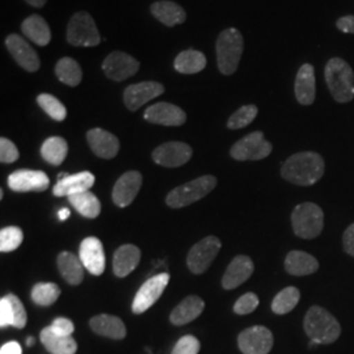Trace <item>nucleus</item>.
<instances>
[{
  "instance_id": "f257e3e1",
  "label": "nucleus",
  "mask_w": 354,
  "mask_h": 354,
  "mask_svg": "<svg viewBox=\"0 0 354 354\" xmlns=\"http://www.w3.org/2000/svg\"><path fill=\"white\" fill-rule=\"evenodd\" d=\"M324 169V159L317 152H298L291 155L282 165L281 176L291 184L310 187L323 177Z\"/></svg>"
},
{
  "instance_id": "f03ea898",
  "label": "nucleus",
  "mask_w": 354,
  "mask_h": 354,
  "mask_svg": "<svg viewBox=\"0 0 354 354\" xmlns=\"http://www.w3.org/2000/svg\"><path fill=\"white\" fill-rule=\"evenodd\" d=\"M304 328L311 342L323 345L333 344L342 335V326L337 319L320 306H313L307 311Z\"/></svg>"
},
{
  "instance_id": "7ed1b4c3",
  "label": "nucleus",
  "mask_w": 354,
  "mask_h": 354,
  "mask_svg": "<svg viewBox=\"0 0 354 354\" xmlns=\"http://www.w3.org/2000/svg\"><path fill=\"white\" fill-rule=\"evenodd\" d=\"M326 82L332 97L337 102H349L354 99V73L342 58H332L326 64Z\"/></svg>"
},
{
  "instance_id": "20e7f679",
  "label": "nucleus",
  "mask_w": 354,
  "mask_h": 354,
  "mask_svg": "<svg viewBox=\"0 0 354 354\" xmlns=\"http://www.w3.org/2000/svg\"><path fill=\"white\" fill-rule=\"evenodd\" d=\"M244 41L241 32L235 28L223 30L216 39V62L223 75H232L241 62Z\"/></svg>"
},
{
  "instance_id": "39448f33",
  "label": "nucleus",
  "mask_w": 354,
  "mask_h": 354,
  "mask_svg": "<svg viewBox=\"0 0 354 354\" xmlns=\"http://www.w3.org/2000/svg\"><path fill=\"white\" fill-rule=\"evenodd\" d=\"M291 225L298 238L315 239L324 227V213L317 203H299L292 210Z\"/></svg>"
},
{
  "instance_id": "423d86ee",
  "label": "nucleus",
  "mask_w": 354,
  "mask_h": 354,
  "mask_svg": "<svg viewBox=\"0 0 354 354\" xmlns=\"http://www.w3.org/2000/svg\"><path fill=\"white\" fill-rule=\"evenodd\" d=\"M216 187V178L210 175L197 177L189 183L180 185L169 192L165 203L172 209L185 207L188 205L197 203L205 196H207Z\"/></svg>"
},
{
  "instance_id": "0eeeda50",
  "label": "nucleus",
  "mask_w": 354,
  "mask_h": 354,
  "mask_svg": "<svg viewBox=\"0 0 354 354\" xmlns=\"http://www.w3.org/2000/svg\"><path fill=\"white\" fill-rule=\"evenodd\" d=\"M67 41L74 46L84 48L100 44V33L89 13L77 12L71 17L67 26Z\"/></svg>"
},
{
  "instance_id": "6e6552de",
  "label": "nucleus",
  "mask_w": 354,
  "mask_h": 354,
  "mask_svg": "<svg viewBox=\"0 0 354 354\" xmlns=\"http://www.w3.org/2000/svg\"><path fill=\"white\" fill-rule=\"evenodd\" d=\"M272 149V143L266 140L261 131H253L241 140H238L231 147L230 153L235 160L239 162L261 160L270 155Z\"/></svg>"
},
{
  "instance_id": "1a4fd4ad",
  "label": "nucleus",
  "mask_w": 354,
  "mask_h": 354,
  "mask_svg": "<svg viewBox=\"0 0 354 354\" xmlns=\"http://www.w3.org/2000/svg\"><path fill=\"white\" fill-rule=\"evenodd\" d=\"M222 247V243L216 236H207L198 241L190 248L187 264L193 274H203V272L212 266L216 254Z\"/></svg>"
},
{
  "instance_id": "9d476101",
  "label": "nucleus",
  "mask_w": 354,
  "mask_h": 354,
  "mask_svg": "<svg viewBox=\"0 0 354 354\" xmlns=\"http://www.w3.org/2000/svg\"><path fill=\"white\" fill-rule=\"evenodd\" d=\"M168 282H169L168 273H160V274H156L151 279H147L140 286V290L134 297V301L131 304L133 313L136 315H140L156 304V301L162 297L163 291L165 290Z\"/></svg>"
},
{
  "instance_id": "9b49d317",
  "label": "nucleus",
  "mask_w": 354,
  "mask_h": 354,
  "mask_svg": "<svg viewBox=\"0 0 354 354\" xmlns=\"http://www.w3.org/2000/svg\"><path fill=\"white\" fill-rule=\"evenodd\" d=\"M273 342V333L263 326L244 329L238 336V346L243 354H268Z\"/></svg>"
},
{
  "instance_id": "f8f14e48",
  "label": "nucleus",
  "mask_w": 354,
  "mask_h": 354,
  "mask_svg": "<svg viewBox=\"0 0 354 354\" xmlns=\"http://www.w3.org/2000/svg\"><path fill=\"white\" fill-rule=\"evenodd\" d=\"M102 70L109 79L114 82H122L137 74L140 70V62L127 53L113 51L104 59Z\"/></svg>"
},
{
  "instance_id": "ddd939ff",
  "label": "nucleus",
  "mask_w": 354,
  "mask_h": 354,
  "mask_svg": "<svg viewBox=\"0 0 354 354\" xmlns=\"http://www.w3.org/2000/svg\"><path fill=\"white\" fill-rule=\"evenodd\" d=\"M193 155L189 145L184 142H168L160 145L152 152V159L156 165L167 168H176L188 163Z\"/></svg>"
},
{
  "instance_id": "4468645a",
  "label": "nucleus",
  "mask_w": 354,
  "mask_h": 354,
  "mask_svg": "<svg viewBox=\"0 0 354 354\" xmlns=\"http://www.w3.org/2000/svg\"><path fill=\"white\" fill-rule=\"evenodd\" d=\"M165 92V87L158 82H142L129 86L124 92V102L131 112L138 111L146 102L160 96Z\"/></svg>"
},
{
  "instance_id": "2eb2a0df",
  "label": "nucleus",
  "mask_w": 354,
  "mask_h": 354,
  "mask_svg": "<svg viewBox=\"0 0 354 354\" xmlns=\"http://www.w3.org/2000/svg\"><path fill=\"white\" fill-rule=\"evenodd\" d=\"M145 120L163 127H180L187 121V114L174 104L158 102L145 111Z\"/></svg>"
},
{
  "instance_id": "dca6fc26",
  "label": "nucleus",
  "mask_w": 354,
  "mask_h": 354,
  "mask_svg": "<svg viewBox=\"0 0 354 354\" xmlns=\"http://www.w3.org/2000/svg\"><path fill=\"white\" fill-rule=\"evenodd\" d=\"M79 259L83 266L93 276H102L105 270V254L102 243L95 236L82 241L79 248Z\"/></svg>"
},
{
  "instance_id": "f3484780",
  "label": "nucleus",
  "mask_w": 354,
  "mask_h": 354,
  "mask_svg": "<svg viewBox=\"0 0 354 354\" xmlns=\"http://www.w3.org/2000/svg\"><path fill=\"white\" fill-rule=\"evenodd\" d=\"M49 183V177L42 171L19 169L8 177V187L13 192H44Z\"/></svg>"
},
{
  "instance_id": "a211bd4d",
  "label": "nucleus",
  "mask_w": 354,
  "mask_h": 354,
  "mask_svg": "<svg viewBox=\"0 0 354 354\" xmlns=\"http://www.w3.org/2000/svg\"><path fill=\"white\" fill-rule=\"evenodd\" d=\"M6 46L11 53L13 59L29 73L37 71L41 66L37 53L19 35H10L6 38Z\"/></svg>"
},
{
  "instance_id": "6ab92c4d",
  "label": "nucleus",
  "mask_w": 354,
  "mask_h": 354,
  "mask_svg": "<svg viewBox=\"0 0 354 354\" xmlns=\"http://www.w3.org/2000/svg\"><path fill=\"white\" fill-rule=\"evenodd\" d=\"M142 175L138 171H129L114 184L112 198L118 207H127L133 203L142 187Z\"/></svg>"
},
{
  "instance_id": "aec40b11",
  "label": "nucleus",
  "mask_w": 354,
  "mask_h": 354,
  "mask_svg": "<svg viewBox=\"0 0 354 354\" xmlns=\"http://www.w3.org/2000/svg\"><path fill=\"white\" fill-rule=\"evenodd\" d=\"M254 266L251 257L245 254L236 256L227 266L226 273L222 279V286L226 290H232L239 288L247 279L252 276Z\"/></svg>"
},
{
  "instance_id": "412c9836",
  "label": "nucleus",
  "mask_w": 354,
  "mask_h": 354,
  "mask_svg": "<svg viewBox=\"0 0 354 354\" xmlns=\"http://www.w3.org/2000/svg\"><path fill=\"white\" fill-rule=\"evenodd\" d=\"M89 147L93 153L102 159H113L120 151L118 138L100 127H95L87 133Z\"/></svg>"
},
{
  "instance_id": "4be33fe9",
  "label": "nucleus",
  "mask_w": 354,
  "mask_h": 354,
  "mask_svg": "<svg viewBox=\"0 0 354 354\" xmlns=\"http://www.w3.org/2000/svg\"><path fill=\"white\" fill-rule=\"evenodd\" d=\"M295 97L302 105H311L317 96V80L314 66L306 64L299 68L295 77Z\"/></svg>"
},
{
  "instance_id": "5701e85b",
  "label": "nucleus",
  "mask_w": 354,
  "mask_h": 354,
  "mask_svg": "<svg viewBox=\"0 0 354 354\" xmlns=\"http://www.w3.org/2000/svg\"><path fill=\"white\" fill-rule=\"evenodd\" d=\"M93 184L95 176L88 171H84L76 175H67L64 178H59L53 188V193L57 197H70L73 194L91 189Z\"/></svg>"
},
{
  "instance_id": "b1692460",
  "label": "nucleus",
  "mask_w": 354,
  "mask_h": 354,
  "mask_svg": "<svg viewBox=\"0 0 354 354\" xmlns=\"http://www.w3.org/2000/svg\"><path fill=\"white\" fill-rule=\"evenodd\" d=\"M89 327L95 333L113 340H122L127 336L124 322L114 315H96L89 320Z\"/></svg>"
},
{
  "instance_id": "393cba45",
  "label": "nucleus",
  "mask_w": 354,
  "mask_h": 354,
  "mask_svg": "<svg viewBox=\"0 0 354 354\" xmlns=\"http://www.w3.org/2000/svg\"><path fill=\"white\" fill-rule=\"evenodd\" d=\"M140 251L137 245L124 244L113 256L114 274L120 279L129 276L140 264Z\"/></svg>"
},
{
  "instance_id": "a878e982",
  "label": "nucleus",
  "mask_w": 354,
  "mask_h": 354,
  "mask_svg": "<svg viewBox=\"0 0 354 354\" xmlns=\"http://www.w3.org/2000/svg\"><path fill=\"white\" fill-rule=\"evenodd\" d=\"M205 302L197 295H189L177 304L171 313L169 320L174 326H185L203 314Z\"/></svg>"
},
{
  "instance_id": "bb28decb",
  "label": "nucleus",
  "mask_w": 354,
  "mask_h": 354,
  "mask_svg": "<svg viewBox=\"0 0 354 354\" xmlns=\"http://www.w3.org/2000/svg\"><path fill=\"white\" fill-rule=\"evenodd\" d=\"M285 269L291 276H308L319 269V261L310 253L291 251L285 259Z\"/></svg>"
},
{
  "instance_id": "cd10ccee",
  "label": "nucleus",
  "mask_w": 354,
  "mask_h": 354,
  "mask_svg": "<svg viewBox=\"0 0 354 354\" xmlns=\"http://www.w3.org/2000/svg\"><path fill=\"white\" fill-rule=\"evenodd\" d=\"M151 13L167 26H175L183 24L187 20V13L183 7L177 3L160 0L151 6Z\"/></svg>"
},
{
  "instance_id": "c85d7f7f",
  "label": "nucleus",
  "mask_w": 354,
  "mask_h": 354,
  "mask_svg": "<svg viewBox=\"0 0 354 354\" xmlns=\"http://www.w3.org/2000/svg\"><path fill=\"white\" fill-rule=\"evenodd\" d=\"M58 269L61 272V276L64 277V281L73 286H76L83 282L84 279V270H83V264L80 259H77L74 253L64 252L59 253L57 259Z\"/></svg>"
},
{
  "instance_id": "c756f323",
  "label": "nucleus",
  "mask_w": 354,
  "mask_h": 354,
  "mask_svg": "<svg viewBox=\"0 0 354 354\" xmlns=\"http://www.w3.org/2000/svg\"><path fill=\"white\" fill-rule=\"evenodd\" d=\"M21 30L28 39L33 41L38 46H46L50 42V28L46 20L39 15H32L26 19L21 26Z\"/></svg>"
},
{
  "instance_id": "7c9ffc66",
  "label": "nucleus",
  "mask_w": 354,
  "mask_h": 354,
  "mask_svg": "<svg viewBox=\"0 0 354 354\" xmlns=\"http://www.w3.org/2000/svg\"><path fill=\"white\" fill-rule=\"evenodd\" d=\"M39 340L51 354H75L77 345L71 336H61L51 330L50 327L41 330Z\"/></svg>"
},
{
  "instance_id": "2f4dec72",
  "label": "nucleus",
  "mask_w": 354,
  "mask_h": 354,
  "mask_svg": "<svg viewBox=\"0 0 354 354\" xmlns=\"http://www.w3.org/2000/svg\"><path fill=\"white\" fill-rule=\"evenodd\" d=\"M207 61L201 51L189 49L181 51L175 59V68L180 74H197L206 67Z\"/></svg>"
},
{
  "instance_id": "473e14b6",
  "label": "nucleus",
  "mask_w": 354,
  "mask_h": 354,
  "mask_svg": "<svg viewBox=\"0 0 354 354\" xmlns=\"http://www.w3.org/2000/svg\"><path fill=\"white\" fill-rule=\"evenodd\" d=\"M68 201L75 207V210L79 214L89 218V219L99 216L102 212V203L91 190L73 194L68 197Z\"/></svg>"
},
{
  "instance_id": "72a5a7b5",
  "label": "nucleus",
  "mask_w": 354,
  "mask_h": 354,
  "mask_svg": "<svg viewBox=\"0 0 354 354\" xmlns=\"http://www.w3.org/2000/svg\"><path fill=\"white\" fill-rule=\"evenodd\" d=\"M68 152L67 142L62 137H50L41 147L42 158L51 165H61Z\"/></svg>"
},
{
  "instance_id": "f704fd0d",
  "label": "nucleus",
  "mask_w": 354,
  "mask_h": 354,
  "mask_svg": "<svg viewBox=\"0 0 354 354\" xmlns=\"http://www.w3.org/2000/svg\"><path fill=\"white\" fill-rule=\"evenodd\" d=\"M55 74L62 83L70 86V87L79 86V83L82 82V77H83L80 64H77L75 59L68 58V57L58 61V64L55 66Z\"/></svg>"
},
{
  "instance_id": "c9c22d12",
  "label": "nucleus",
  "mask_w": 354,
  "mask_h": 354,
  "mask_svg": "<svg viewBox=\"0 0 354 354\" xmlns=\"http://www.w3.org/2000/svg\"><path fill=\"white\" fill-rule=\"evenodd\" d=\"M299 299H301V292L297 288H294V286L285 288L274 297V299L272 302V311L277 315L289 314L297 307Z\"/></svg>"
},
{
  "instance_id": "e433bc0d",
  "label": "nucleus",
  "mask_w": 354,
  "mask_h": 354,
  "mask_svg": "<svg viewBox=\"0 0 354 354\" xmlns=\"http://www.w3.org/2000/svg\"><path fill=\"white\" fill-rule=\"evenodd\" d=\"M61 295V289L53 282H39L32 289V301L38 306L48 307L57 302Z\"/></svg>"
},
{
  "instance_id": "4c0bfd02",
  "label": "nucleus",
  "mask_w": 354,
  "mask_h": 354,
  "mask_svg": "<svg viewBox=\"0 0 354 354\" xmlns=\"http://www.w3.org/2000/svg\"><path fill=\"white\" fill-rule=\"evenodd\" d=\"M37 104L45 113L55 121H64L67 115L64 104L49 93H41L37 97Z\"/></svg>"
},
{
  "instance_id": "58836bf2",
  "label": "nucleus",
  "mask_w": 354,
  "mask_h": 354,
  "mask_svg": "<svg viewBox=\"0 0 354 354\" xmlns=\"http://www.w3.org/2000/svg\"><path fill=\"white\" fill-rule=\"evenodd\" d=\"M24 239V234L21 228L16 226L3 228L0 231V251L1 252H12L17 250Z\"/></svg>"
},
{
  "instance_id": "ea45409f",
  "label": "nucleus",
  "mask_w": 354,
  "mask_h": 354,
  "mask_svg": "<svg viewBox=\"0 0 354 354\" xmlns=\"http://www.w3.org/2000/svg\"><path fill=\"white\" fill-rule=\"evenodd\" d=\"M257 113H259V109L256 105L252 104L244 105L228 118L227 127L231 130H238V129L248 127L256 118Z\"/></svg>"
},
{
  "instance_id": "a19ab883",
  "label": "nucleus",
  "mask_w": 354,
  "mask_h": 354,
  "mask_svg": "<svg viewBox=\"0 0 354 354\" xmlns=\"http://www.w3.org/2000/svg\"><path fill=\"white\" fill-rule=\"evenodd\" d=\"M260 304L257 295L254 292H247L241 295V298L234 304V311L238 315H248L252 314Z\"/></svg>"
},
{
  "instance_id": "79ce46f5",
  "label": "nucleus",
  "mask_w": 354,
  "mask_h": 354,
  "mask_svg": "<svg viewBox=\"0 0 354 354\" xmlns=\"http://www.w3.org/2000/svg\"><path fill=\"white\" fill-rule=\"evenodd\" d=\"M200 349H201L200 342L194 336L187 335L178 339L171 354H198Z\"/></svg>"
},
{
  "instance_id": "37998d69",
  "label": "nucleus",
  "mask_w": 354,
  "mask_h": 354,
  "mask_svg": "<svg viewBox=\"0 0 354 354\" xmlns=\"http://www.w3.org/2000/svg\"><path fill=\"white\" fill-rule=\"evenodd\" d=\"M11 306H12V314H13V324L12 327L15 328H24L26 326V322H28V317H26V308H24V304H21V301L13 295L10 294L7 295Z\"/></svg>"
},
{
  "instance_id": "c03bdc74",
  "label": "nucleus",
  "mask_w": 354,
  "mask_h": 354,
  "mask_svg": "<svg viewBox=\"0 0 354 354\" xmlns=\"http://www.w3.org/2000/svg\"><path fill=\"white\" fill-rule=\"evenodd\" d=\"M19 159V150L15 143L7 138L0 140V160L1 163H13Z\"/></svg>"
},
{
  "instance_id": "a18cd8bd",
  "label": "nucleus",
  "mask_w": 354,
  "mask_h": 354,
  "mask_svg": "<svg viewBox=\"0 0 354 354\" xmlns=\"http://www.w3.org/2000/svg\"><path fill=\"white\" fill-rule=\"evenodd\" d=\"M13 314L12 306L8 299V297H3L0 299V327L6 328V327H12Z\"/></svg>"
},
{
  "instance_id": "49530a36",
  "label": "nucleus",
  "mask_w": 354,
  "mask_h": 354,
  "mask_svg": "<svg viewBox=\"0 0 354 354\" xmlns=\"http://www.w3.org/2000/svg\"><path fill=\"white\" fill-rule=\"evenodd\" d=\"M51 330L61 336H71L74 332V323L66 317H57L50 326Z\"/></svg>"
},
{
  "instance_id": "de8ad7c7",
  "label": "nucleus",
  "mask_w": 354,
  "mask_h": 354,
  "mask_svg": "<svg viewBox=\"0 0 354 354\" xmlns=\"http://www.w3.org/2000/svg\"><path fill=\"white\" fill-rule=\"evenodd\" d=\"M344 251L354 257V223L345 230L342 235Z\"/></svg>"
},
{
  "instance_id": "09e8293b",
  "label": "nucleus",
  "mask_w": 354,
  "mask_h": 354,
  "mask_svg": "<svg viewBox=\"0 0 354 354\" xmlns=\"http://www.w3.org/2000/svg\"><path fill=\"white\" fill-rule=\"evenodd\" d=\"M336 26L344 33L354 35V16H344L340 17L336 23Z\"/></svg>"
},
{
  "instance_id": "8fccbe9b",
  "label": "nucleus",
  "mask_w": 354,
  "mask_h": 354,
  "mask_svg": "<svg viewBox=\"0 0 354 354\" xmlns=\"http://www.w3.org/2000/svg\"><path fill=\"white\" fill-rule=\"evenodd\" d=\"M0 354H23V349L19 342H10L1 346Z\"/></svg>"
},
{
  "instance_id": "3c124183",
  "label": "nucleus",
  "mask_w": 354,
  "mask_h": 354,
  "mask_svg": "<svg viewBox=\"0 0 354 354\" xmlns=\"http://www.w3.org/2000/svg\"><path fill=\"white\" fill-rule=\"evenodd\" d=\"M28 4H30L32 7H36V8H41L45 6L46 0H26Z\"/></svg>"
},
{
  "instance_id": "603ef678",
  "label": "nucleus",
  "mask_w": 354,
  "mask_h": 354,
  "mask_svg": "<svg viewBox=\"0 0 354 354\" xmlns=\"http://www.w3.org/2000/svg\"><path fill=\"white\" fill-rule=\"evenodd\" d=\"M70 210L68 209H66V207H64V209H61L59 212H58V216H59V219L64 222V221H66L68 216H70Z\"/></svg>"
},
{
  "instance_id": "864d4df0",
  "label": "nucleus",
  "mask_w": 354,
  "mask_h": 354,
  "mask_svg": "<svg viewBox=\"0 0 354 354\" xmlns=\"http://www.w3.org/2000/svg\"><path fill=\"white\" fill-rule=\"evenodd\" d=\"M33 344H35V339H33V337H28V339H26V345H28V346H32Z\"/></svg>"
}]
</instances>
